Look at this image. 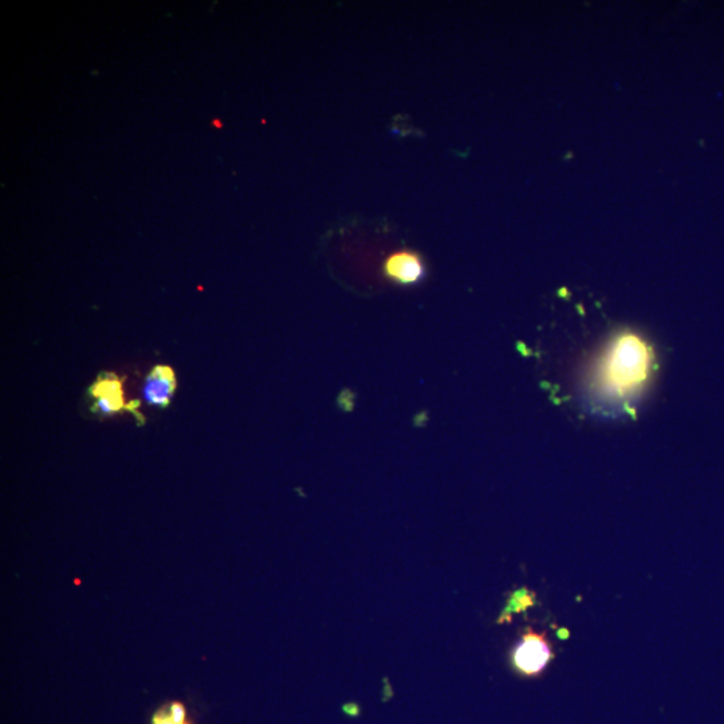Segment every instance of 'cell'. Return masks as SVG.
<instances>
[{
    "label": "cell",
    "instance_id": "cell-1",
    "mask_svg": "<svg viewBox=\"0 0 724 724\" xmlns=\"http://www.w3.org/2000/svg\"><path fill=\"white\" fill-rule=\"evenodd\" d=\"M653 361L643 338L629 332L617 336L590 373L585 389L589 412L604 417L631 413L651 379Z\"/></svg>",
    "mask_w": 724,
    "mask_h": 724
},
{
    "label": "cell",
    "instance_id": "cell-2",
    "mask_svg": "<svg viewBox=\"0 0 724 724\" xmlns=\"http://www.w3.org/2000/svg\"><path fill=\"white\" fill-rule=\"evenodd\" d=\"M553 649L546 633H537L527 628L521 641L515 645L511 661L519 674L525 676L541 675L553 660Z\"/></svg>",
    "mask_w": 724,
    "mask_h": 724
},
{
    "label": "cell",
    "instance_id": "cell-3",
    "mask_svg": "<svg viewBox=\"0 0 724 724\" xmlns=\"http://www.w3.org/2000/svg\"><path fill=\"white\" fill-rule=\"evenodd\" d=\"M90 393L96 399L92 408L93 412L100 413L102 416H110L125 409V411L132 412L140 423H143L144 419H141L140 413L137 411L140 401L125 403L123 380L118 379L117 376L104 373L98 377L96 384L90 389Z\"/></svg>",
    "mask_w": 724,
    "mask_h": 724
},
{
    "label": "cell",
    "instance_id": "cell-4",
    "mask_svg": "<svg viewBox=\"0 0 724 724\" xmlns=\"http://www.w3.org/2000/svg\"><path fill=\"white\" fill-rule=\"evenodd\" d=\"M384 275L400 286H413L426 277V265L423 259L413 251H396L385 259Z\"/></svg>",
    "mask_w": 724,
    "mask_h": 724
},
{
    "label": "cell",
    "instance_id": "cell-5",
    "mask_svg": "<svg viewBox=\"0 0 724 724\" xmlns=\"http://www.w3.org/2000/svg\"><path fill=\"white\" fill-rule=\"evenodd\" d=\"M176 391V377L172 369L159 365L152 369L144 381L143 397L152 407L165 408Z\"/></svg>",
    "mask_w": 724,
    "mask_h": 724
},
{
    "label": "cell",
    "instance_id": "cell-6",
    "mask_svg": "<svg viewBox=\"0 0 724 724\" xmlns=\"http://www.w3.org/2000/svg\"><path fill=\"white\" fill-rule=\"evenodd\" d=\"M533 605H535L534 592H530V590L527 588L517 590V592H515L513 596H511L509 604H507V608L505 609V612H503L499 623H505V621H509L511 619V615H514V613L518 612H525L526 609L533 607Z\"/></svg>",
    "mask_w": 724,
    "mask_h": 724
},
{
    "label": "cell",
    "instance_id": "cell-7",
    "mask_svg": "<svg viewBox=\"0 0 724 724\" xmlns=\"http://www.w3.org/2000/svg\"><path fill=\"white\" fill-rule=\"evenodd\" d=\"M152 724H191L188 722L187 708L180 702H173L153 716Z\"/></svg>",
    "mask_w": 724,
    "mask_h": 724
},
{
    "label": "cell",
    "instance_id": "cell-8",
    "mask_svg": "<svg viewBox=\"0 0 724 724\" xmlns=\"http://www.w3.org/2000/svg\"><path fill=\"white\" fill-rule=\"evenodd\" d=\"M558 637L562 640H566L569 637V631L568 629H560V631L557 632Z\"/></svg>",
    "mask_w": 724,
    "mask_h": 724
}]
</instances>
